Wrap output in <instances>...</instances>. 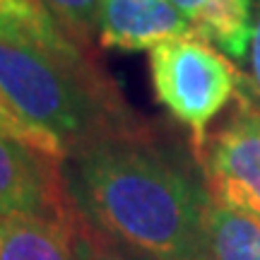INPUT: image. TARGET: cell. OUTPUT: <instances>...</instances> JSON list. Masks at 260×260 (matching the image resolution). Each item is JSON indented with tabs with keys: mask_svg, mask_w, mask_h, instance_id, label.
I'll use <instances>...</instances> for the list:
<instances>
[{
	"mask_svg": "<svg viewBox=\"0 0 260 260\" xmlns=\"http://www.w3.org/2000/svg\"><path fill=\"white\" fill-rule=\"evenodd\" d=\"M239 96L260 106V0H255L253 10V34L251 48H248V73L243 75Z\"/></svg>",
	"mask_w": 260,
	"mask_h": 260,
	"instance_id": "cell-14",
	"label": "cell"
},
{
	"mask_svg": "<svg viewBox=\"0 0 260 260\" xmlns=\"http://www.w3.org/2000/svg\"><path fill=\"white\" fill-rule=\"evenodd\" d=\"M0 92L24 121L56 135L65 152L154 133L94 63L89 48L53 53L0 41Z\"/></svg>",
	"mask_w": 260,
	"mask_h": 260,
	"instance_id": "cell-2",
	"label": "cell"
},
{
	"mask_svg": "<svg viewBox=\"0 0 260 260\" xmlns=\"http://www.w3.org/2000/svg\"><path fill=\"white\" fill-rule=\"evenodd\" d=\"M0 260H77L70 236V219H0Z\"/></svg>",
	"mask_w": 260,
	"mask_h": 260,
	"instance_id": "cell-8",
	"label": "cell"
},
{
	"mask_svg": "<svg viewBox=\"0 0 260 260\" xmlns=\"http://www.w3.org/2000/svg\"><path fill=\"white\" fill-rule=\"evenodd\" d=\"M0 135L17 140V142H24L29 147H34L37 152L46 154V157L58 159V161H63L65 154H68L56 135H51L48 130L39 128L34 123L24 121V118L8 104V99L3 96V92H0Z\"/></svg>",
	"mask_w": 260,
	"mask_h": 260,
	"instance_id": "cell-13",
	"label": "cell"
},
{
	"mask_svg": "<svg viewBox=\"0 0 260 260\" xmlns=\"http://www.w3.org/2000/svg\"><path fill=\"white\" fill-rule=\"evenodd\" d=\"M73 207V205H70ZM70 236L77 260H152L89 224L80 212H70Z\"/></svg>",
	"mask_w": 260,
	"mask_h": 260,
	"instance_id": "cell-11",
	"label": "cell"
},
{
	"mask_svg": "<svg viewBox=\"0 0 260 260\" xmlns=\"http://www.w3.org/2000/svg\"><path fill=\"white\" fill-rule=\"evenodd\" d=\"M186 17L195 37L212 41L232 60H243L251 48L253 0H169Z\"/></svg>",
	"mask_w": 260,
	"mask_h": 260,
	"instance_id": "cell-7",
	"label": "cell"
},
{
	"mask_svg": "<svg viewBox=\"0 0 260 260\" xmlns=\"http://www.w3.org/2000/svg\"><path fill=\"white\" fill-rule=\"evenodd\" d=\"M56 17L63 31L77 44L89 46L94 34H99L102 0H41Z\"/></svg>",
	"mask_w": 260,
	"mask_h": 260,
	"instance_id": "cell-12",
	"label": "cell"
},
{
	"mask_svg": "<svg viewBox=\"0 0 260 260\" xmlns=\"http://www.w3.org/2000/svg\"><path fill=\"white\" fill-rule=\"evenodd\" d=\"M65 195L89 224L152 260H207L210 195L152 135L68 152Z\"/></svg>",
	"mask_w": 260,
	"mask_h": 260,
	"instance_id": "cell-1",
	"label": "cell"
},
{
	"mask_svg": "<svg viewBox=\"0 0 260 260\" xmlns=\"http://www.w3.org/2000/svg\"><path fill=\"white\" fill-rule=\"evenodd\" d=\"M207 260H260V222L210 205Z\"/></svg>",
	"mask_w": 260,
	"mask_h": 260,
	"instance_id": "cell-10",
	"label": "cell"
},
{
	"mask_svg": "<svg viewBox=\"0 0 260 260\" xmlns=\"http://www.w3.org/2000/svg\"><path fill=\"white\" fill-rule=\"evenodd\" d=\"M149 77L157 102L190 130L198 159L207 142V125L239 94L243 75L210 41L186 34L149 48Z\"/></svg>",
	"mask_w": 260,
	"mask_h": 260,
	"instance_id": "cell-3",
	"label": "cell"
},
{
	"mask_svg": "<svg viewBox=\"0 0 260 260\" xmlns=\"http://www.w3.org/2000/svg\"><path fill=\"white\" fill-rule=\"evenodd\" d=\"M214 205L260 222V106L239 96L236 111L207 135L198 154Z\"/></svg>",
	"mask_w": 260,
	"mask_h": 260,
	"instance_id": "cell-4",
	"label": "cell"
},
{
	"mask_svg": "<svg viewBox=\"0 0 260 260\" xmlns=\"http://www.w3.org/2000/svg\"><path fill=\"white\" fill-rule=\"evenodd\" d=\"M193 34L169 0H102L99 44L113 51H145L159 41Z\"/></svg>",
	"mask_w": 260,
	"mask_h": 260,
	"instance_id": "cell-6",
	"label": "cell"
},
{
	"mask_svg": "<svg viewBox=\"0 0 260 260\" xmlns=\"http://www.w3.org/2000/svg\"><path fill=\"white\" fill-rule=\"evenodd\" d=\"M0 41L46 48L53 53L89 48L68 37L41 0H0Z\"/></svg>",
	"mask_w": 260,
	"mask_h": 260,
	"instance_id": "cell-9",
	"label": "cell"
},
{
	"mask_svg": "<svg viewBox=\"0 0 260 260\" xmlns=\"http://www.w3.org/2000/svg\"><path fill=\"white\" fill-rule=\"evenodd\" d=\"M60 164L24 142L0 135V219L44 217L68 222L73 207Z\"/></svg>",
	"mask_w": 260,
	"mask_h": 260,
	"instance_id": "cell-5",
	"label": "cell"
}]
</instances>
